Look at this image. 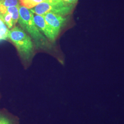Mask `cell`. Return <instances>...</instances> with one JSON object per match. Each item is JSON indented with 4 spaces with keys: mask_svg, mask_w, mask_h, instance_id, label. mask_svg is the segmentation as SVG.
Wrapping results in <instances>:
<instances>
[{
    "mask_svg": "<svg viewBox=\"0 0 124 124\" xmlns=\"http://www.w3.org/2000/svg\"><path fill=\"white\" fill-rule=\"evenodd\" d=\"M18 22L21 27L33 39L36 47L41 49L49 47V41L36 26L34 20V13L31 9L20 6Z\"/></svg>",
    "mask_w": 124,
    "mask_h": 124,
    "instance_id": "6da1fadb",
    "label": "cell"
},
{
    "mask_svg": "<svg viewBox=\"0 0 124 124\" xmlns=\"http://www.w3.org/2000/svg\"><path fill=\"white\" fill-rule=\"evenodd\" d=\"M8 38L15 46L23 60L27 62L30 61L34 52L31 36L22 28L15 26L9 30Z\"/></svg>",
    "mask_w": 124,
    "mask_h": 124,
    "instance_id": "7a4b0ae2",
    "label": "cell"
},
{
    "mask_svg": "<svg viewBox=\"0 0 124 124\" xmlns=\"http://www.w3.org/2000/svg\"><path fill=\"white\" fill-rule=\"evenodd\" d=\"M75 6L65 4L61 0H46L37 5L31 10L33 13L42 16L51 13L67 16L72 13Z\"/></svg>",
    "mask_w": 124,
    "mask_h": 124,
    "instance_id": "3957f363",
    "label": "cell"
},
{
    "mask_svg": "<svg viewBox=\"0 0 124 124\" xmlns=\"http://www.w3.org/2000/svg\"><path fill=\"white\" fill-rule=\"evenodd\" d=\"M34 20L40 31L51 41H54L58 35L42 15H34Z\"/></svg>",
    "mask_w": 124,
    "mask_h": 124,
    "instance_id": "277c9868",
    "label": "cell"
},
{
    "mask_svg": "<svg viewBox=\"0 0 124 124\" xmlns=\"http://www.w3.org/2000/svg\"><path fill=\"white\" fill-rule=\"evenodd\" d=\"M42 16L58 35L69 19L68 16H63L51 13H46Z\"/></svg>",
    "mask_w": 124,
    "mask_h": 124,
    "instance_id": "5b68a950",
    "label": "cell"
},
{
    "mask_svg": "<svg viewBox=\"0 0 124 124\" xmlns=\"http://www.w3.org/2000/svg\"><path fill=\"white\" fill-rule=\"evenodd\" d=\"M20 5L9 7L7 8V11L11 13L12 16V19L13 21L14 26H15L17 23L18 22L19 18V8Z\"/></svg>",
    "mask_w": 124,
    "mask_h": 124,
    "instance_id": "8992f818",
    "label": "cell"
},
{
    "mask_svg": "<svg viewBox=\"0 0 124 124\" xmlns=\"http://www.w3.org/2000/svg\"><path fill=\"white\" fill-rule=\"evenodd\" d=\"M46 0H19L20 4L28 9H32Z\"/></svg>",
    "mask_w": 124,
    "mask_h": 124,
    "instance_id": "52a82bcc",
    "label": "cell"
},
{
    "mask_svg": "<svg viewBox=\"0 0 124 124\" xmlns=\"http://www.w3.org/2000/svg\"><path fill=\"white\" fill-rule=\"evenodd\" d=\"M9 30L4 22L0 18V42L8 38Z\"/></svg>",
    "mask_w": 124,
    "mask_h": 124,
    "instance_id": "ba28073f",
    "label": "cell"
},
{
    "mask_svg": "<svg viewBox=\"0 0 124 124\" xmlns=\"http://www.w3.org/2000/svg\"><path fill=\"white\" fill-rule=\"evenodd\" d=\"M0 18L4 22L9 29H11L14 26L12 16L8 11L5 13L0 15Z\"/></svg>",
    "mask_w": 124,
    "mask_h": 124,
    "instance_id": "9c48e42d",
    "label": "cell"
},
{
    "mask_svg": "<svg viewBox=\"0 0 124 124\" xmlns=\"http://www.w3.org/2000/svg\"><path fill=\"white\" fill-rule=\"evenodd\" d=\"M19 5V0H0V6L9 7Z\"/></svg>",
    "mask_w": 124,
    "mask_h": 124,
    "instance_id": "30bf717a",
    "label": "cell"
},
{
    "mask_svg": "<svg viewBox=\"0 0 124 124\" xmlns=\"http://www.w3.org/2000/svg\"><path fill=\"white\" fill-rule=\"evenodd\" d=\"M0 124H13L12 120L6 116L0 115Z\"/></svg>",
    "mask_w": 124,
    "mask_h": 124,
    "instance_id": "8fae6325",
    "label": "cell"
},
{
    "mask_svg": "<svg viewBox=\"0 0 124 124\" xmlns=\"http://www.w3.org/2000/svg\"><path fill=\"white\" fill-rule=\"evenodd\" d=\"M64 4L68 5H76L78 0H61Z\"/></svg>",
    "mask_w": 124,
    "mask_h": 124,
    "instance_id": "7c38bea8",
    "label": "cell"
}]
</instances>
